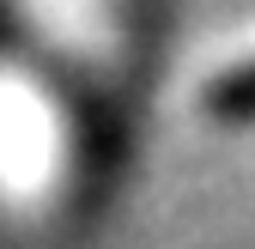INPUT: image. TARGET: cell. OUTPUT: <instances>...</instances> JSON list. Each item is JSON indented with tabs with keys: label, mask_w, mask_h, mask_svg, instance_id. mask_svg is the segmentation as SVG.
I'll return each mask as SVG.
<instances>
[{
	"label": "cell",
	"mask_w": 255,
	"mask_h": 249,
	"mask_svg": "<svg viewBox=\"0 0 255 249\" xmlns=\"http://www.w3.org/2000/svg\"><path fill=\"white\" fill-rule=\"evenodd\" d=\"M195 104L207 122H255V24H243L201 61Z\"/></svg>",
	"instance_id": "cell-3"
},
{
	"label": "cell",
	"mask_w": 255,
	"mask_h": 249,
	"mask_svg": "<svg viewBox=\"0 0 255 249\" xmlns=\"http://www.w3.org/2000/svg\"><path fill=\"white\" fill-rule=\"evenodd\" d=\"M0 24L12 30L6 49L67 79L104 116L116 110L140 61L146 0H0Z\"/></svg>",
	"instance_id": "cell-2"
},
{
	"label": "cell",
	"mask_w": 255,
	"mask_h": 249,
	"mask_svg": "<svg viewBox=\"0 0 255 249\" xmlns=\"http://www.w3.org/2000/svg\"><path fill=\"white\" fill-rule=\"evenodd\" d=\"M104 128L91 98L0 43V219L18 231L67 225L104 170Z\"/></svg>",
	"instance_id": "cell-1"
}]
</instances>
